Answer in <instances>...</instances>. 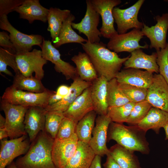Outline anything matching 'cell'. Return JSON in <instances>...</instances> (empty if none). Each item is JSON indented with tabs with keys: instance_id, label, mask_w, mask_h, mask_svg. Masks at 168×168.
<instances>
[{
	"instance_id": "10",
	"label": "cell",
	"mask_w": 168,
	"mask_h": 168,
	"mask_svg": "<svg viewBox=\"0 0 168 168\" xmlns=\"http://www.w3.org/2000/svg\"><path fill=\"white\" fill-rule=\"evenodd\" d=\"M93 7L102 20L100 31L102 36L110 39L118 34L114 26L112 11L114 8L122 2L120 0H91Z\"/></svg>"
},
{
	"instance_id": "25",
	"label": "cell",
	"mask_w": 168,
	"mask_h": 168,
	"mask_svg": "<svg viewBox=\"0 0 168 168\" xmlns=\"http://www.w3.org/2000/svg\"><path fill=\"white\" fill-rule=\"evenodd\" d=\"M96 155L88 143L79 141L75 153L64 168H90Z\"/></svg>"
},
{
	"instance_id": "42",
	"label": "cell",
	"mask_w": 168,
	"mask_h": 168,
	"mask_svg": "<svg viewBox=\"0 0 168 168\" xmlns=\"http://www.w3.org/2000/svg\"><path fill=\"white\" fill-rule=\"evenodd\" d=\"M0 47L4 48L15 50L13 45L11 41L9 35L4 31L0 32Z\"/></svg>"
},
{
	"instance_id": "9",
	"label": "cell",
	"mask_w": 168,
	"mask_h": 168,
	"mask_svg": "<svg viewBox=\"0 0 168 168\" xmlns=\"http://www.w3.org/2000/svg\"><path fill=\"white\" fill-rule=\"evenodd\" d=\"M86 11L84 17L78 23L72 22V27L82 33L87 37V41L91 43L100 42L102 36L97 28L100 22V15L92 7L91 0L86 1Z\"/></svg>"
},
{
	"instance_id": "40",
	"label": "cell",
	"mask_w": 168,
	"mask_h": 168,
	"mask_svg": "<svg viewBox=\"0 0 168 168\" xmlns=\"http://www.w3.org/2000/svg\"><path fill=\"white\" fill-rule=\"evenodd\" d=\"M156 53L159 74L168 85V43L165 48L157 51Z\"/></svg>"
},
{
	"instance_id": "12",
	"label": "cell",
	"mask_w": 168,
	"mask_h": 168,
	"mask_svg": "<svg viewBox=\"0 0 168 168\" xmlns=\"http://www.w3.org/2000/svg\"><path fill=\"white\" fill-rule=\"evenodd\" d=\"M143 36L141 30L133 29L128 33L118 34L110 39L107 47L116 53L123 52L131 53L138 49H147L148 45L147 44L144 46L139 44Z\"/></svg>"
},
{
	"instance_id": "15",
	"label": "cell",
	"mask_w": 168,
	"mask_h": 168,
	"mask_svg": "<svg viewBox=\"0 0 168 168\" xmlns=\"http://www.w3.org/2000/svg\"><path fill=\"white\" fill-rule=\"evenodd\" d=\"M41 48L43 58L54 64L55 70L61 73L66 80H73L78 76L76 68L69 63L62 60L59 51L54 46L51 41L44 38Z\"/></svg>"
},
{
	"instance_id": "39",
	"label": "cell",
	"mask_w": 168,
	"mask_h": 168,
	"mask_svg": "<svg viewBox=\"0 0 168 168\" xmlns=\"http://www.w3.org/2000/svg\"><path fill=\"white\" fill-rule=\"evenodd\" d=\"M77 123L64 117L60 125L56 138L65 139L71 137L75 133Z\"/></svg>"
},
{
	"instance_id": "23",
	"label": "cell",
	"mask_w": 168,
	"mask_h": 168,
	"mask_svg": "<svg viewBox=\"0 0 168 168\" xmlns=\"http://www.w3.org/2000/svg\"><path fill=\"white\" fill-rule=\"evenodd\" d=\"M73 80L70 86V91L68 95L57 103L48 105L45 108L46 111L64 112L84 91L91 86L92 83L83 81L79 76Z\"/></svg>"
},
{
	"instance_id": "18",
	"label": "cell",
	"mask_w": 168,
	"mask_h": 168,
	"mask_svg": "<svg viewBox=\"0 0 168 168\" xmlns=\"http://www.w3.org/2000/svg\"><path fill=\"white\" fill-rule=\"evenodd\" d=\"M45 108L38 106L29 107L25 115L24 124L29 140L32 142L40 132L45 130Z\"/></svg>"
},
{
	"instance_id": "31",
	"label": "cell",
	"mask_w": 168,
	"mask_h": 168,
	"mask_svg": "<svg viewBox=\"0 0 168 168\" xmlns=\"http://www.w3.org/2000/svg\"><path fill=\"white\" fill-rule=\"evenodd\" d=\"M13 87L17 90L40 93L46 91L41 80L35 77H26L20 72L15 74L13 77Z\"/></svg>"
},
{
	"instance_id": "2",
	"label": "cell",
	"mask_w": 168,
	"mask_h": 168,
	"mask_svg": "<svg viewBox=\"0 0 168 168\" xmlns=\"http://www.w3.org/2000/svg\"><path fill=\"white\" fill-rule=\"evenodd\" d=\"M45 130L40 132L31 142L26 154L15 162L18 168H57L52 160L51 151L54 141Z\"/></svg>"
},
{
	"instance_id": "49",
	"label": "cell",
	"mask_w": 168,
	"mask_h": 168,
	"mask_svg": "<svg viewBox=\"0 0 168 168\" xmlns=\"http://www.w3.org/2000/svg\"><path fill=\"white\" fill-rule=\"evenodd\" d=\"M165 131V138L166 140H168V121L163 127Z\"/></svg>"
},
{
	"instance_id": "13",
	"label": "cell",
	"mask_w": 168,
	"mask_h": 168,
	"mask_svg": "<svg viewBox=\"0 0 168 168\" xmlns=\"http://www.w3.org/2000/svg\"><path fill=\"white\" fill-rule=\"evenodd\" d=\"M78 140L75 133L65 139L55 138L52 146L51 156L57 168H64L75 153Z\"/></svg>"
},
{
	"instance_id": "32",
	"label": "cell",
	"mask_w": 168,
	"mask_h": 168,
	"mask_svg": "<svg viewBox=\"0 0 168 168\" xmlns=\"http://www.w3.org/2000/svg\"><path fill=\"white\" fill-rule=\"evenodd\" d=\"M97 114L94 110H92L78 122L75 133L79 141L89 143L95 127Z\"/></svg>"
},
{
	"instance_id": "30",
	"label": "cell",
	"mask_w": 168,
	"mask_h": 168,
	"mask_svg": "<svg viewBox=\"0 0 168 168\" xmlns=\"http://www.w3.org/2000/svg\"><path fill=\"white\" fill-rule=\"evenodd\" d=\"M75 19V16L71 14L63 23L58 37L53 43L55 47L58 48L63 44L69 43H77L81 44L87 42V39L79 35L73 29L71 24Z\"/></svg>"
},
{
	"instance_id": "27",
	"label": "cell",
	"mask_w": 168,
	"mask_h": 168,
	"mask_svg": "<svg viewBox=\"0 0 168 168\" xmlns=\"http://www.w3.org/2000/svg\"><path fill=\"white\" fill-rule=\"evenodd\" d=\"M75 63L79 77L82 80L92 82L99 77L88 55L79 52L71 58Z\"/></svg>"
},
{
	"instance_id": "48",
	"label": "cell",
	"mask_w": 168,
	"mask_h": 168,
	"mask_svg": "<svg viewBox=\"0 0 168 168\" xmlns=\"http://www.w3.org/2000/svg\"><path fill=\"white\" fill-rule=\"evenodd\" d=\"M6 119L1 114H0V128H5Z\"/></svg>"
},
{
	"instance_id": "11",
	"label": "cell",
	"mask_w": 168,
	"mask_h": 168,
	"mask_svg": "<svg viewBox=\"0 0 168 168\" xmlns=\"http://www.w3.org/2000/svg\"><path fill=\"white\" fill-rule=\"evenodd\" d=\"M27 135L7 140H1L0 168H5L19 156L25 154L30 147Z\"/></svg>"
},
{
	"instance_id": "35",
	"label": "cell",
	"mask_w": 168,
	"mask_h": 168,
	"mask_svg": "<svg viewBox=\"0 0 168 168\" xmlns=\"http://www.w3.org/2000/svg\"><path fill=\"white\" fill-rule=\"evenodd\" d=\"M118 87L130 102L136 103L146 100L147 89L119 83Z\"/></svg>"
},
{
	"instance_id": "20",
	"label": "cell",
	"mask_w": 168,
	"mask_h": 168,
	"mask_svg": "<svg viewBox=\"0 0 168 168\" xmlns=\"http://www.w3.org/2000/svg\"><path fill=\"white\" fill-rule=\"evenodd\" d=\"M90 86L84 91L63 113L65 117L78 123L87 113L94 110Z\"/></svg>"
},
{
	"instance_id": "46",
	"label": "cell",
	"mask_w": 168,
	"mask_h": 168,
	"mask_svg": "<svg viewBox=\"0 0 168 168\" xmlns=\"http://www.w3.org/2000/svg\"><path fill=\"white\" fill-rule=\"evenodd\" d=\"M62 98L57 95L56 93L52 95L50 97L49 102L48 105H51L59 101Z\"/></svg>"
},
{
	"instance_id": "22",
	"label": "cell",
	"mask_w": 168,
	"mask_h": 168,
	"mask_svg": "<svg viewBox=\"0 0 168 168\" xmlns=\"http://www.w3.org/2000/svg\"><path fill=\"white\" fill-rule=\"evenodd\" d=\"M108 82L105 77L99 76L92 82L90 86L94 110L98 115L107 114L109 107L107 100Z\"/></svg>"
},
{
	"instance_id": "16",
	"label": "cell",
	"mask_w": 168,
	"mask_h": 168,
	"mask_svg": "<svg viewBox=\"0 0 168 168\" xmlns=\"http://www.w3.org/2000/svg\"><path fill=\"white\" fill-rule=\"evenodd\" d=\"M157 21L154 26L149 27L143 23L141 31L144 35L150 41V48H155L156 51L165 48L167 43L166 35L168 29V13L163 14L161 16L155 17Z\"/></svg>"
},
{
	"instance_id": "33",
	"label": "cell",
	"mask_w": 168,
	"mask_h": 168,
	"mask_svg": "<svg viewBox=\"0 0 168 168\" xmlns=\"http://www.w3.org/2000/svg\"><path fill=\"white\" fill-rule=\"evenodd\" d=\"M118 84L115 78L108 82L107 100L109 107L119 106L130 102L119 89Z\"/></svg>"
},
{
	"instance_id": "6",
	"label": "cell",
	"mask_w": 168,
	"mask_h": 168,
	"mask_svg": "<svg viewBox=\"0 0 168 168\" xmlns=\"http://www.w3.org/2000/svg\"><path fill=\"white\" fill-rule=\"evenodd\" d=\"M0 28L10 33V40L16 54L31 51L34 45L42 47L44 39L42 36L38 34L29 35L21 32L10 23L7 15H4L0 17Z\"/></svg>"
},
{
	"instance_id": "36",
	"label": "cell",
	"mask_w": 168,
	"mask_h": 168,
	"mask_svg": "<svg viewBox=\"0 0 168 168\" xmlns=\"http://www.w3.org/2000/svg\"><path fill=\"white\" fill-rule=\"evenodd\" d=\"M135 103L130 102L117 107H109L107 115L111 122L123 124L126 122Z\"/></svg>"
},
{
	"instance_id": "45",
	"label": "cell",
	"mask_w": 168,
	"mask_h": 168,
	"mask_svg": "<svg viewBox=\"0 0 168 168\" xmlns=\"http://www.w3.org/2000/svg\"><path fill=\"white\" fill-rule=\"evenodd\" d=\"M101 156L96 155L90 168H102L101 166Z\"/></svg>"
},
{
	"instance_id": "21",
	"label": "cell",
	"mask_w": 168,
	"mask_h": 168,
	"mask_svg": "<svg viewBox=\"0 0 168 168\" xmlns=\"http://www.w3.org/2000/svg\"><path fill=\"white\" fill-rule=\"evenodd\" d=\"M131 53V56L123 64L124 69H143L152 73H159V68L156 62V52L148 55L139 49Z\"/></svg>"
},
{
	"instance_id": "38",
	"label": "cell",
	"mask_w": 168,
	"mask_h": 168,
	"mask_svg": "<svg viewBox=\"0 0 168 168\" xmlns=\"http://www.w3.org/2000/svg\"><path fill=\"white\" fill-rule=\"evenodd\" d=\"M151 105L146 100L135 103L126 123L137 125L146 116Z\"/></svg>"
},
{
	"instance_id": "44",
	"label": "cell",
	"mask_w": 168,
	"mask_h": 168,
	"mask_svg": "<svg viewBox=\"0 0 168 168\" xmlns=\"http://www.w3.org/2000/svg\"><path fill=\"white\" fill-rule=\"evenodd\" d=\"M70 89V86L64 84L61 85L57 88L56 91V93L63 99L68 94Z\"/></svg>"
},
{
	"instance_id": "8",
	"label": "cell",
	"mask_w": 168,
	"mask_h": 168,
	"mask_svg": "<svg viewBox=\"0 0 168 168\" xmlns=\"http://www.w3.org/2000/svg\"><path fill=\"white\" fill-rule=\"evenodd\" d=\"M144 0H139L133 5L125 9L115 7L113 10V15L117 25L119 34L126 33L131 28L142 29L143 23L139 21L138 15Z\"/></svg>"
},
{
	"instance_id": "3",
	"label": "cell",
	"mask_w": 168,
	"mask_h": 168,
	"mask_svg": "<svg viewBox=\"0 0 168 168\" xmlns=\"http://www.w3.org/2000/svg\"><path fill=\"white\" fill-rule=\"evenodd\" d=\"M146 133L137 125L127 126L111 122L108 129L107 141L114 140L131 151L148 154L150 149Z\"/></svg>"
},
{
	"instance_id": "7",
	"label": "cell",
	"mask_w": 168,
	"mask_h": 168,
	"mask_svg": "<svg viewBox=\"0 0 168 168\" xmlns=\"http://www.w3.org/2000/svg\"><path fill=\"white\" fill-rule=\"evenodd\" d=\"M16 62L20 72L26 77L33 76L41 80L44 76V66L47 61L44 59L41 50L34 49L30 52L16 54Z\"/></svg>"
},
{
	"instance_id": "41",
	"label": "cell",
	"mask_w": 168,
	"mask_h": 168,
	"mask_svg": "<svg viewBox=\"0 0 168 168\" xmlns=\"http://www.w3.org/2000/svg\"><path fill=\"white\" fill-rule=\"evenodd\" d=\"M24 0H0V17L7 15L21 5Z\"/></svg>"
},
{
	"instance_id": "5",
	"label": "cell",
	"mask_w": 168,
	"mask_h": 168,
	"mask_svg": "<svg viewBox=\"0 0 168 168\" xmlns=\"http://www.w3.org/2000/svg\"><path fill=\"white\" fill-rule=\"evenodd\" d=\"M0 106L5 113V128L8 133L10 139L27 135L24 122L29 107L11 104L2 100Z\"/></svg>"
},
{
	"instance_id": "50",
	"label": "cell",
	"mask_w": 168,
	"mask_h": 168,
	"mask_svg": "<svg viewBox=\"0 0 168 168\" xmlns=\"http://www.w3.org/2000/svg\"><path fill=\"white\" fill-rule=\"evenodd\" d=\"M5 168H18L16 166L15 162L13 161L7 166Z\"/></svg>"
},
{
	"instance_id": "37",
	"label": "cell",
	"mask_w": 168,
	"mask_h": 168,
	"mask_svg": "<svg viewBox=\"0 0 168 168\" xmlns=\"http://www.w3.org/2000/svg\"><path fill=\"white\" fill-rule=\"evenodd\" d=\"M64 118L63 113L61 112H46L45 130L54 139L56 137L60 125Z\"/></svg>"
},
{
	"instance_id": "47",
	"label": "cell",
	"mask_w": 168,
	"mask_h": 168,
	"mask_svg": "<svg viewBox=\"0 0 168 168\" xmlns=\"http://www.w3.org/2000/svg\"><path fill=\"white\" fill-rule=\"evenodd\" d=\"M8 137V133L5 128H0V140H1Z\"/></svg>"
},
{
	"instance_id": "19",
	"label": "cell",
	"mask_w": 168,
	"mask_h": 168,
	"mask_svg": "<svg viewBox=\"0 0 168 168\" xmlns=\"http://www.w3.org/2000/svg\"><path fill=\"white\" fill-rule=\"evenodd\" d=\"M153 78V73L134 68L122 69L115 77L119 83L127 84L146 89L152 84Z\"/></svg>"
},
{
	"instance_id": "17",
	"label": "cell",
	"mask_w": 168,
	"mask_h": 168,
	"mask_svg": "<svg viewBox=\"0 0 168 168\" xmlns=\"http://www.w3.org/2000/svg\"><path fill=\"white\" fill-rule=\"evenodd\" d=\"M146 100L152 107L168 112V85L159 73L153 74L152 82L147 89Z\"/></svg>"
},
{
	"instance_id": "4",
	"label": "cell",
	"mask_w": 168,
	"mask_h": 168,
	"mask_svg": "<svg viewBox=\"0 0 168 168\" xmlns=\"http://www.w3.org/2000/svg\"><path fill=\"white\" fill-rule=\"evenodd\" d=\"M55 93L48 89L42 93L32 92L17 90L11 86L6 89L1 100L15 105L45 108L48 105L50 97Z\"/></svg>"
},
{
	"instance_id": "24",
	"label": "cell",
	"mask_w": 168,
	"mask_h": 168,
	"mask_svg": "<svg viewBox=\"0 0 168 168\" xmlns=\"http://www.w3.org/2000/svg\"><path fill=\"white\" fill-rule=\"evenodd\" d=\"M49 11V9L40 4L39 0H24L21 5L13 11L19 14L20 18L27 20L30 24L35 20L47 21Z\"/></svg>"
},
{
	"instance_id": "28",
	"label": "cell",
	"mask_w": 168,
	"mask_h": 168,
	"mask_svg": "<svg viewBox=\"0 0 168 168\" xmlns=\"http://www.w3.org/2000/svg\"><path fill=\"white\" fill-rule=\"evenodd\" d=\"M110 154L121 168H141L134 152L116 143L109 149Z\"/></svg>"
},
{
	"instance_id": "29",
	"label": "cell",
	"mask_w": 168,
	"mask_h": 168,
	"mask_svg": "<svg viewBox=\"0 0 168 168\" xmlns=\"http://www.w3.org/2000/svg\"><path fill=\"white\" fill-rule=\"evenodd\" d=\"M71 14V11L68 9L61 10L53 7L49 9L47 16V30L50 33L53 43L58 37L63 23Z\"/></svg>"
},
{
	"instance_id": "14",
	"label": "cell",
	"mask_w": 168,
	"mask_h": 168,
	"mask_svg": "<svg viewBox=\"0 0 168 168\" xmlns=\"http://www.w3.org/2000/svg\"><path fill=\"white\" fill-rule=\"evenodd\" d=\"M111 122L110 118L107 114L98 115L96 117V125L88 143L96 155L102 157L110 153L106 142L108 129Z\"/></svg>"
},
{
	"instance_id": "34",
	"label": "cell",
	"mask_w": 168,
	"mask_h": 168,
	"mask_svg": "<svg viewBox=\"0 0 168 168\" xmlns=\"http://www.w3.org/2000/svg\"><path fill=\"white\" fill-rule=\"evenodd\" d=\"M16 53L15 50L0 47V72L13 77L12 73L7 68L10 67L15 74L20 72L16 62Z\"/></svg>"
},
{
	"instance_id": "26",
	"label": "cell",
	"mask_w": 168,
	"mask_h": 168,
	"mask_svg": "<svg viewBox=\"0 0 168 168\" xmlns=\"http://www.w3.org/2000/svg\"><path fill=\"white\" fill-rule=\"evenodd\" d=\"M168 121V112L152 107L145 117L137 125L147 132L150 129L159 134L160 129L163 128Z\"/></svg>"
},
{
	"instance_id": "51",
	"label": "cell",
	"mask_w": 168,
	"mask_h": 168,
	"mask_svg": "<svg viewBox=\"0 0 168 168\" xmlns=\"http://www.w3.org/2000/svg\"></svg>"
},
{
	"instance_id": "43",
	"label": "cell",
	"mask_w": 168,
	"mask_h": 168,
	"mask_svg": "<svg viewBox=\"0 0 168 168\" xmlns=\"http://www.w3.org/2000/svg\"><path fill=\"white\" fill-rule=\"evenodd\" d=\"M106 156V161L103 165L104 168H121L110 153Z\"/></svg>"
},
{
	"instance_id": "1",
	"label": "cell",
	"mask_w": 168,
	"mask_h": 168,
	"mask_svg": "<svg viewBox=\"0 0 168 168\" xmlns=\"http://www.w3.org/2000/svg\"><path fill=\"white\" fill-rule=\"evenodd\" d=\"M83 49L88 56L99 76L105 77L108 81L115 78L117 74L129 56L120 58L117 53L106 47L102 42L81 44Z\"/></svg>"
}]
</instances>
